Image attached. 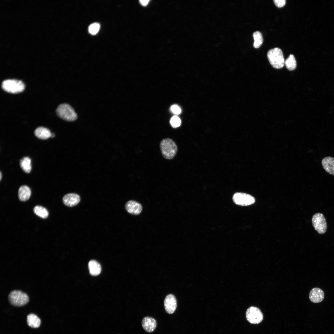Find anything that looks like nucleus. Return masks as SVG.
Returning a JSON list of instances; mask_svg holds the SVG:
<instances>
[{
    "label": "nucleus",
    "instance_id": "obj_16",
    "mask_svg": "<svg viewBox=\"0 0 334 334\" xmlns=\"http://www.w3.org/2000/svg\"><path fill=\"white\" fill-rule=\"evenodd\" d=\"M31 194L30 189L25 185L21 186L18 190L19 198L21 201H25L27 200L30 197Z\"/></svg>",
    "mask_w": 334,
    "mask_h": 334
},
{
    "label": "nucleus",
    "instance_id": "obj_25",
    "mask_svg": "<svg viewBox=\"0 0 334 334\" xmlns=\"http://www.w3.org/2000/svg\"><path fill=\"white\" fill-rule=\"evenodd\" d=\"M171 111L176 114H179L181 112L180 108L177 105H173L171 107Z\"/></svg>",
    "mask_w": 334,
    "mask_h": 334
},
{
    "label": "nucleus",
    "instance_id": "obj_18",
    "mask_svg": "<svg viewBox=\"0 0 334 334\" xmlns=\"http://www.w3.org/2000/svg\"><path fill=\"white\" fill-rule=\"evenodd\" d=\"M88 268L90 274L93 276L99 275L101 272V267L100 263L95 260H91L88 263Z\"/></svg>",
    "mask_w": 334,
    "mask_h": 334
},
{
    "label": "nucleus",
    "instance_id": "obj_24",
    "mask_svg": "<svg viewBox=\"0 0 334 334\" xmlns=\"http://www.w3.org/2000/svg\"><path fill=\"white\" fill-rule=\"evenodd\" d=\"M170 122L171 126L174 128L179 127L181 123L180 118L176 116H174L172 117Z\"/></svg>",
    "mask_w": 334,
    "mask_h": 334
},
{
    "label": "nucleus",
    "instance_id": "obj_1",
    "mask_svg": "<svg viewBox=\"0 0 334 334\" xmlns=\"http://www.w3.org/2000/svg\"><path fill=\"white\" fill-rule=\"evenodd\" d=\"M160 148L163 157L167 160H171L175 156L178 150L177 146L171 139L166 138L160 142Z\"/></svg>",
    "mask_w": 334,
    "mask_h": 334
},
{
    "label": "nucleus",
    "instance_id": "obj_26",
    "mask_svg": "<svg viewBox=\"0 0 334 334\" xmlns=\"http://www.w3.org/2000/svg\"><path fill=\"white\" fill-rule=\"evenodd\" d=\"M273 1L275 5L279 8L284 6L286 3L285 0H274Z\"/></svg>",
    "mask_w": 334,
    "mask_h": 334
},
{
    "label": "nucleus",
    "instance_id": "obj_23",
    "mask_svg": "<svg viewBox=\"0 0 334 334\" xmlns=\"http://www.w3.org/2000/svg\"><path fill=\"white\" fill-rule=\"evenodd\" d=\"M100 28V25L98 23H95L92 24L89 27V32L92 35H95L98 32Z\"/></svg>",
    "mask_w": 334,
    "mask_h": 334
},
{
    "label": "nucleus",
    "instance_id": "obj_11",
    "mask_svg": "<svg viewBox=\"0 0 334 334\" xmlns=\"http://www.w3.org/2000/svg\"><path fill=\"white\" fill-rule=\"evenodd\" d=\"M80 200L79 195L74 193H71L65 195L63 198L62 201L66 206L72 207L76 205Z\"/></svg>",
    "mask_w": 334,
    "mask_h": 334
},
{
    "label": "nucleus",
    "instance_id": "obj_2",
    "mask_svg": "<svg viewBox=\"0 0 334 334\" xmlns=\"http://www.w3.org/2000/svg\"><path fill=\"white\" fill-rule=\"evenodd\" d=\"M267 57L270 64L274 68L280 69L284 66L285 61L282 52L280 48L276 47L269 50Z\"/></svg>",
    "mask_w": 334,
    "mask_h": 334
},
{
    "label": "nucleus",
    "instance_id": "obj_20",
    "mask_svg": "<svg viewBox=\"0 0 334 334\" xmlns=\"http://www.w3.org/2000/svg\"><path fill=\"white\" fill-rule=\"evenodd\" d=\"M34 213L38 216L44 219L47 218L49 215L47 210L40 206H36L33 209Z\"/></svg>",
    "mask_w": 334,
    "mask_h": 334
},
{
    "label": "nucleus",
    "instance_id": "obj_28",
    "mask_svg": "<svg viewBox=\"0 0 334 334\" xmlns=\"http://www.w3.org/2000/svg\"><path fill=\"white\" fill-rule=\"evenodd\" d=\"M55 136V134L54 133H52L51 135V138H54Z\"/></svg>",
    "mask_w": 334,
    "mask_h": 334
},
{
    "label": "nucleus",
    "instance_id": "obj_22",
    "mask_svg": "<svg viewBox=\"0 0 334 334\" xmlns=\"http://www.w3.org/2000/svg\"><path fill=\"white\" fill-rule=\"evenodd\" d=\"M254 41L253 46L255 48H258L261 46L263 42V38L261 33L258 31L253 33Z\"/></svg>",
    "mask_w": 334,
    "mask_h": 334
},
{
    "label": "nucleus",
    "instance_id": "obj_4",
    "mask_svg": "<svg viewBox=\"0 0 334 334\" xmlns=\"http://www.w3.org/2000/svg\"><path fill=\"white\" fill-rule=\"evenodd\" d=\"M1 87L5 91L13 94L21 92L25 88L24 84L22 81L14 79L5 80L2 82Z\"/></svg>",
    "mask_w": 334,
    "mask_h": 334
},
{
    "label": "nucleus",
    "instance_id": "obj_13",
    "mask_svg": "<svg viewBox=\"0 0 334 334\" xmlns=\"http://www.w3.org/2000/svg\"><path fill=\"white\" fill-rule=\"evenodd\" d=\"M141 323L143 329L146 332L149 333L153 332L157 325L155 319L149 316L144 317Z\"/></svg>",
    "mask_w": 334,
    "mask_h": 334
},
{
    "label": "nucleus",
    "instance_id": "obj_7",
    "mask_svg": "<svg viewBox=\"0 0 334 334\" xmlns=\"http://www.w3.org/2000/svg\"><path fill=\"white\" fill-rule=\"evenodd\" d=\"M246 316L247 320L253 324L259 323L263 319V314L261 310L258 308L253 306L247 309Z\"/></svg>",
    "mask_w": 334,
    "mask_h": 334
},
{
    "label": "nucleus",
    "instance_id": "obj_19",
    "mask_svg": "<svg viewBox=\"0 0 334 334\" xmlns=\"http://www.w3.org/2000/svg\"><path fill=\"white\" fill-rule=\"evenodd\" d=\"M20 166L23 170L25 173H29L32 169L31 160L28 157L22 158L20 161Z\"/></svg>",
    "mask_w": 334,
    "mask_h": 334
},
{
    "label": "nucleus",
    "instance_id": "obj_29",
    "mask_svg": "<svg viewBox=\"0 0 334 334\" xmlns=\"http://www.w3.org/2000/svg\"><path fill=\"white\" fill-rule=\"evenodd\" d=\"M2 172H0V180H1L2 178Z\"/></svg>",
    "mask_w": 334,
    "mask_h": 334
},
{
    "label": "nucleus",
    "instance_id": "obj_14",
    "mask_svg": "<svg viewBox=\"0 0 334 334\" xmlns=\"http://www.w3.org/2000/svg\"><path fill=\"white\" fill-rule=\"evenodd\" d=\"M322 165L325 170L328 173L334 176V157L327 156L322 160Z\"/></svg>",
    "mask_w": 334,
    "mask_h": 334
},
{
    "label": "nucleus",
    "instance_id": "obj_12",
    "mask_svg": "<svg viewBox=\"0 0 334 334\" xmlns=\"http://www.w3.org/2000/svg\"><path fill=\"white\" fill-rule=\"evenodd\" d=\"M125 208L128 213L135 215L139 214L142 209L141 205L134 200H130L127 202L126 204Z\"/></svg>",
    "mask_w": 334,
    "mask_h": 334
},
{
    "label": "nucleus",
    "instance_id": "obj_5",
    "mask_svg": "<svg viewBox=\"0 0 334 334\" xmlns=\"http://www.w3.org/2000/svg\"><path fill=\"white\" fill-rule=\"evenodd\" d=\"M10 303L15 306H21L27 304L29 301V298L26 293L19 290L11 291L8 296Z\"/></svg>",
    "mask_w": 334,
    "mask_h": 334
},
{
    "label": "nucleus",
    "instance_id": "obj_8",
    "mask_svg": "<svg viewBox=\"0 0 334 334\" xmlns=\"http://www.w3.org/2000/svg\"><path fill=\"white\" fill-rule=\"evenodd\" d=\"M233 200L236 204L242 206L250 205L255 202L254 197L249 194L242 192L235 193L233 196Z\"/></svg>",
    "mask_w": 334,
    "mask_h": 334
},
{
    "label": "nucleus",
    "instance_id": "obj_15",
    "mask_svg": "<svg viewBox=\"0 0 334 334\" xmlns=\"http://www.w3.org/2000/svg\"><path fill=\"white\" fill-rule=\"evenodd\" d=\"M51 133L49 129L43 127H39L34 131L35 135L39 139L43 140L50 137Z\"/></svg>",
    "mask_w": 334,
    "mask_h": 334
},
{
    "label": "nucleus",
    "instance_id": "obj_10",
    "mask_svg": "<svg viewBox=\"0 0 334 334\" xmlns=\"http://www.w3.org/2000/svg\"><path fill=\"white\" fill-rule=\"evenodd\" d=\"M324 297L323 291L321 289L318 287L313 288L309 293L310 300L312 302L314 303L321 302L324 299Z\"/></svg>",
    "mask_w": 334,
    "mask_h": 334
},
{
    "label": "nucleus",
    "instance_id": "obj_6",
    "mask_svg": "<svg viewBox=\"0 0 334 334\" xmlns=\"http://www.w3.org/2000/svg\"><path fill=\"white\" fill-rule=\"evenodd\" d=\"M312 223L314 228L319 234H323L326 232L327 222L323 214L317 213L314 214L312 217Z\"/></svg>",
    "mask_w": 334,
    "mask_h": 334
},
{
    "label": "nucleus",
    "instance_id": "obj_17",
    "mask_svg": "<svg viewBox=\"0 0 334 334\" xmlns=\"http://www.w3.org/2000/svg\"><path fill=\"white\" fill-rule=\"evenodd\" d=\"M27 320L28 326L33 328L39 327L41 324L40 318L34 314H28L27 316Z\"/></svg>",
    "mask_w": 334,
    "mask_h": 334
},
{
    "label": "nucleus",
    "instance_id": "obj_9",
    "mask_svg": "<svg viewBox=\"0 0 334 334\" xmlns=\"http://www.w3.org/2000/svg\"><path fill=\"white\" fill-rule=\"evenodd\" d=\"M164 305L167 313L170 314H173L177 306V300L175 296L172 294L167 295L165 299Z\"/></svg>",
    "mask_w": 334,
    "mask_h": 334
},
{
    "label": "nucleus",
    "instance_id": "obj_27",
    "mask_svg": "<svg viewBox=\"0 0 334 334\" xmlns=\"http://www.w3.org/2000/svg\"><path fill=\"white\" fill-rule=\"evenodd\" d=\"M149 1V0H141L139 1L141 4L143 6L146 5L148 3Z\"/></svg>",
    "mask_w": 334,
    "mask_h": 334
},
{
    "label": "nucleus",
    "instance_id": "obj_3",
    "mask_svg": "<svg viewBox=\"0 0 334 334\" xmlns=\"http://www.w3.org/2000/svg\"><path fill=\"white\" fill-rule=\"evenodd\" d=\"M56 112L59 117L67 121H73L77 118V114L74 109L67 103L59 105L56 109Z\"/></svg>",
    "mask_w": 334,
    "mask_h": 334
},
{
    "label": "nucleus",
    "instance_id": "obj_21",
    "mask_svg": "<svg viewBox=\"0 0 334 334\" xmlns=\"http://www.w3.org/2000/svg\"><path fill=\"white\" fill-rule=\"evenodd\" d=\"M285 64L288 69L289 71L295 70L297 66L296 61L293 54H290L285 62Z\"/></svg>",
    "mask_w": 334,
    "mask_h": 334
}]
</instances>
